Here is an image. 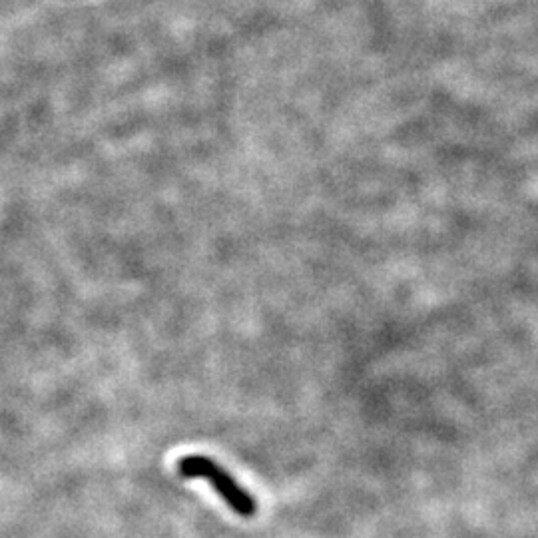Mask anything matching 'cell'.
Masks as SVG:
<instances>
[{
	"instance_id": "1",
	"label": "cell",
	"mask_w": 538,
	"mask_h": 538,
	"mask_svg": "<svg viewBox=\"0 0 538 538\" xmlns=\"http://www.w3.org/2000/svg\"><path fill=\"white\" fill-rule=\"evenodd\" d=\"M178 473L184 479H200L214 487L218 497L240 517L252 519L258 513L256 499L214 459L206 455H186L178 461Z\"/></svg>"
}]
</instances>
